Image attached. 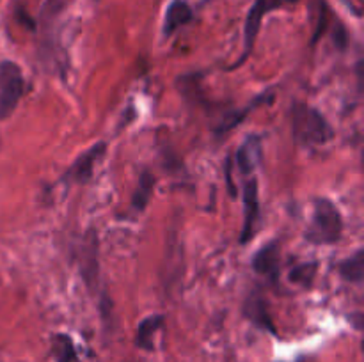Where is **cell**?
<instances>
[{
    "mask_svg": "<svg viewBox=\"0 0 364 362\" xmlns=\"http://www.w3.org/2000/svg\"><path fill=\"white\" fill-rule=\"evenodd\" d=\"M262 138L252 135V137H247V141L238 148L237 156V167L240 170V174H244L245 177L252 176L256 167L262 162Z\"/></svg>",
    "mask_w": 364,
    "mask_h": 362,
    "instance_id": "obj_11",
    "label": "cell"
},
{
    "mask_svg": "<svg viewBox=\"0 0 364 362\" xmlns=\"http://www.w3.org/2000/svg\"><path fill=\"white\" fill-rule=\"evenodd\" d=\"M251 266L258 275L267 277L270 283H277L281 272V245L277 240L263 245L251 259Z\"/></svg>",
    "mask_w": 364,
    "mask_h": 362,
    "instance_id": "obj_7",
    "label": "cell"
},
{
    "mask_svg": "<svg viewBox=\"0 0 364 362\" xmlns=\"http://www.w3.org/2000/svg\"><path fill=\"white\" fill-rule=\"evenodd\" d=\"M166 325V316L164 314H149L141 319L135 330V346L142 351L155 350V337Z\"/></svg>",
    "mask_w": 364,
    "mask_h": 362,
    "instance_id": "obj_10",
    "label": "cell"
},
{
    "mask_svg": "<svg viewBox=\"0 0 364 362\" xmlns=\"http://www.w3.org/2000/svg\"><path fill=\"white\" fill-rule=\"evenodd\" d=\"M338 273L341 279L352 284H361L364 279V251L359 248L350 258H345L338 263Z\"/></svg>",
    "mask_w": 364,
    "mask_h": 362,
    "instance_id": "obj_15",
    "label": "cell"
},
{
    "mask_svg": "<svg viewBox=\"0 0 364 362\" xmlns=\"http://www.w3.org/2000/svg\"><path fill=\"white\" fill-rule=\"evenodd\" d=\"M343 234V216L340 208L327 197L313 201V215L308 224L304 238L313 245H334Z\"/></svg>",
    "mask_w": 364,
    "mask_h": 362,
    "instance_id": "obj_2",
    "label": "cell"
},
{
    "mask_svg": "<svg viewBox=\"0 0 364 362\" xmlns=\"http://www.w3.org/2000/svg\"><path fill=\"white\" fill-rule=\"evenodd\" d=\"M194 20V9L191 4L185 0H173L166 9V18H164V35L169 38L183 25L191 23Z\"/></svg>",
    "mask_w": 364,
    "mask_h": 362,
    "instance_id": "obj_12",
    "label": "cell"
},
{
    "mask_svg": "<svg viewBox=\"0 0 364 362\" xmlns=\"http://www.w3.org/2000/svg\"><path fill=\"white\" fill-rule=\"evenodd\" d=\"M242 312H244L245 318L259 329L262 332H269L272 336H277L276 325H274V319L269 312V305H267L265 298L259 291H251V293L245 297L244 307H242Z\"/></svg>",
    "mask_w": 364,
    "mask_h": 362,
    "instance_id": "obj_8",
    "label": "cell"
},
{
    "mask_svg": "<svg viewBox=\"0 0 364 362\" xmlns=\"http://www.w3.org/2000/svg\"><path fill=\"white\" fill-rule=\"evenodd\" d=\"M80 272L84 277L85 284L89 287H96L98 283V238H96V231H89V234L85 236L84 247H82L80 254Z\"/></svg>",
    "mask_w": 364,
    "mask_h": 362,
    "instance_id": "obj_9",
    "label": "cell"
},
{
    "mask_svg": "<svg viewBox=\"0 0 364 362\" xmlns=\"http://www.w3.org/2000/svg\"><path fill=\"white\" fill-rule=\"evenodd\" d=\"M291 135L304 148H318L334 138V128L320 110L304 102H294L290 109Z\"/></svg>",
    "mask_w": 364,
    "mask_h": 362,
    "instance_id": "obj_1",
    "label": "cell"
},
{
    "mask_svg": "<svg viewBox=\"0 0 364 362\" xmlns=\"http://www.w3.org/2000/svg\"><path fill=\"white\" fill-rule=\"evenodd\" d=\"M25 92L23 71L13 60L0 62V121L7 119Z\"/></svg>",
    "mask_w": 364,
    "mask_h": 362,
    "instance_id": "obj_3",
    "label": "cell"
},
{
    "mask_svg": "<svg viewBox=\"0 0 364 362\" xmlns=\"http://www.w3.org/2000/svg\"><path fill=\"white\" fill-rule=\"evenodd\" d=\"M107 155V142L100 141L96 144H92L91 148L85 149L84 153L75 158V162L71 163L70 169L64 172L63 181L64 183H75V185H85L95 174L96 165L103 160V156Z\"/></svg>",
    "mask_w": 364,
    "mask_h": 362,
    "instance_id": "obj_5",
    "label": "cell"
},
{
    "mask_svg": "<svg viewBox=\"0 0 364 362\" xmlns=\"http://www.w3.org/2000/svg\"><path fill=\"white\" fill-rule=\"evenodd\" d=\"M244 226L240 231V243L245 245L252 240L259 224V195L256 176H247L244 181Z\"/></svg>",
    "mask_w": 364,
    "mask_h": 362,
    "instance_id": "obj_6",
    "label": "cell"
},
{
    "mask_svg": "<svg viewBox=\"0 0 364 362\" xmlns=\"http://www.w3.org/2000/svg\"><path fill=\"white\" fill-rule=\"evenodd\" d=\"M155 176L151 170H141L137 177V187H135L134 195H132V209L134 212H144L146 206L151 201L153 190H155Z\"/></svg>",
    "mask_w": 364,
    "mask_h": 362,
    "instance_id": "obj_13",
    "label": "cell"
},
{
    "mask_svg": "<svg viewBox=\"0 0 364 362\" xmlns=\"http://www.w3.org/2000/svg\"><path fill=\"white\" fill-rule=\"evenodd\" d=\"M272 99H274V92H263V94H259L258 98H256L251 105L245 106V109L237 110V112H230L223 121H220L219 126H217V133H228V131L233 130L238 123H242V121L247 117V114L252 112V109L263 105V103H270Z\"/></svg>",
    "mask_w": 364,
    "mask_h": 362,
    "instance_id": "obj_16",
    "label": "cell"
},
{
    "mask_svg": "<svg viewBox=\"0 0 364 362\" xmlns=\"http://www.w3.org/2000/svg\"><path fill=\"white\" fill-rule=\"evenodd\" d=\"M295 2V0H255V4L249 9L247 18H245L244 25V50H242L240 59L235 60L228 70H237L238 66L245 62L249 59V55L252 53V48H255L256 38L259 34V28H262V21L270 11L277 9V7L284 6V4Z\"/></svg>",
    "mask_w": 364,
    "mask_h": 362,
    "instance_id": "obj_4",
    "label": "cell"
},
{
    "mask_svg": "<svg viewBox=\"0 0 364 362\" xmlns=\"http://www.w3.org/2000/svg\"><path fill=\"white\" fill-rule=\"evenodd\" d=\"M50 350H52L55 362H82L77 346H75V341L71 339V336L64 332L53 334Z\"/></svg>",
    "mask_w": 364,
    "mask_h": 362,
    "instance_id": "obj_14",
    "label": "cell"
},
{
    "mask_svg": "<svg viewBox=\"0 0 364 362\" xmlns=\"http://www.w3.org/2000/svg\"><path fill=\"white\" fill-rule=\"evenodd\" d=\"M316 270H318L316 263H302V265L294 266L290 272V283L309 287L313 284V280H315Z\"/></svg>",
    "mask_w": 364,
    "mask_h": 362,
    "instance_id": "obj_17",
    "label": "cell"
}]
</instances>
